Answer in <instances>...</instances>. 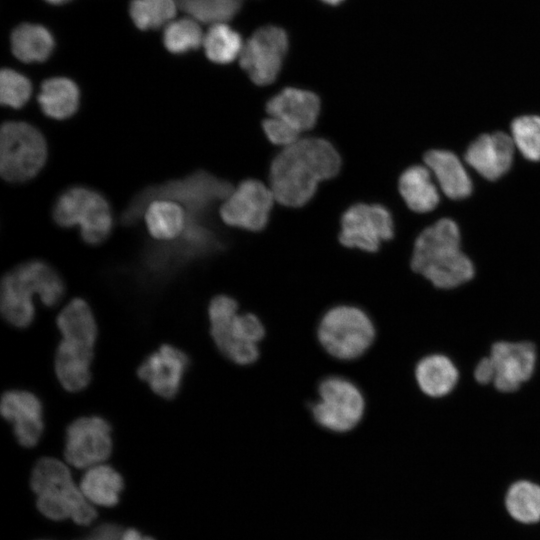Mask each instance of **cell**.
Masks as SVG:
<instances>
[{"label":"cell","mask_w":540,"mask_h":540,"mask_svg":"<svg viewBox=\"0 0 540 540\" xmlns=\"http://www.w3.org/2000/svg\"><path fill=\"white\" fill-rule=\"evenodd\" d=\"M340 165V156L328 141L299 139L273 159L270 189L280 204L302 206L312 198L320 181L337 174Z\"/></svg>","instance_id":"6da1fadb"},{"label":"cell","mask_w":540,"mask_h":540,"mask_svg":"<svg viewBox=\"0 0 540 540\" xmlns=\"http://www.w3.org/2000/svg\"><path fill=\"white\" fill-rule=\"evenodd\" d=\"M411 268L439 289H454L469 282L475 274L471 259L461 250L457 224L440 219L417 237Z\"/></svg>","instance_id":"7a4b0ae2"},{"label":"cell","mask_w":540,"mask_h":540,"mask_svg":"<svg viewBox=\"0 0 540 540\" xmlns=\"http://www.w3.org/2000/svg\"><path fill=\"white\" fill-rule=\"evenodd\" d=\"M65 284L58 271L43 260H28L9 270L0 284V310L5 321L19 329L35 317L34 297L53 307L63 298Z\"/></svg>","instance_id":"3957f363"},{"label":"cell","mask_w":540,"mask_h":540,"mask_svg":"<svg viewBox=\"0 0 540 540\" xmlns=\"http://www.w3.org/2000/svg\"><path fill=\"white\" fill-rule=\"evenodd\" d=\"M38 510L52 520L71 518L80 525L90 524L97 512L72 479L69 468L51 457L39 459L31 475Z\"/></svg>","instance_id":"277c9868"},{"label":"cell","mask_w":540,"mask_h":540,"mask_svg":"<svg viewBox=\"0 0 540 540\" xmlns=\"http://www.w3.org/2000/svg\"><path fill=\"white\" fill-rule=\"evenodd\" d=\"M210 334L223 356L239 365H248L259 356L265 329L252 313L240 312L235 299L217 295L209 303Z\"/></svg>","instance_id":"5b68a950"},{"label":"cell","mask_w":540,"mask_h":540,"mask_svg":"<svg viewBox=\"0 0 540 540\" xmlns=\"http://www.w3.org/2000/svg\"><path fill=\"white\" fill-rule=\"evenodd\" d=\"M233 189L228 181L208 172L198 171L184 179L170 181L140 192L124 211L122 222L126 225L137 222L144 208L156 199L175 201L185 207L187 214L203 217L211 205L226 200Z\"/></svg>","instance_id":"8992f818"},{"label":"cell","mask_w":540,"mask_h":540,"mask_svg":"<svg viewBox=\"0 0 540 540\" xmlns=\"http://www.w3.org/2000/svg\"><path fill=\"white\" fill-rule=\"evenodd\" d=\"M370 316L353 305H337L325 312L317 336L321 346L332 357L350 361L362 356L375 339Z\"/></svg>","instance_id":"52a82bcc"},{"label":"cell","mask_w":540,"mask_h":540,"mask_svg":"<svg viewBox=\"0 0 540 540\" xmlns=\"http://www.w3.org/2000/svg\"><path fill=\"white\" fill-rule=\"evenodd\" d=\"M52 216L60 227L78 225L82 240L89 245L103 243L113 228L112 212L106 198L84 186H73L60 194L53 206Z\"/></svg>","instance_id":"ba28073f"},{"label":"cell","mask_w":540,"mask_h":540,"mask_svg":"<svg viewBox=\"0 0 540 540\" xmlns=\"http://www.w3.org/2000/svg\"><path fill=\"white\" fill-rule=\"evenodd\" d=\"M47 159V144L33 125L21 121L3 123L0 131V172L3 179L22 183L35 177Z\"/></svg>","instance_id":"9c48e42d"},{"label":"cell","mask_w":540,"mask_h":540,"mask_svg":"<svg viewBox=\"0 0 540 540\" xmlns=\"http://www.w3.org/2000/svg\"><path fill=\"white\" fill-rule=\"evenodd\" d=\"M365 400L360 389L349 379L329 376L322 380L317 398L311 405L314 420L333 432L353 429L362 419Z\"/></svg>","instance_id":"30bf717a"},{"label":"cell","mask_w":540,"mask_h":540,"mask_svg":"<svg viewBox=\"0 0 540 540\" xmlns=\"http://www.w3.org/2000/svg\"><path fill=\"white\" fill-rule=\"evenodd\" d=\"M288 46L284 29L275 25L261 27L243 45L240 66L255 84H271L281 70Z\"/></svg>","instance_id":"8fae6325"},{"label":"cell","mask_w":540,"mask_h":540,"mask_svg":"<svg viewBox=\"0 0 540 540\" xmlns=\"http://www.w3.org/2000/svg\"><path fill=\"white\" fill-rule=\"evenodd\" d=\"M112 427L101 416H82L72 421L65 432L64 456L76 468L102 464L112 452Z\"/></svg>","instance_id":"7c38bea8"},{"label":"cell","mask_w":540,"mask_h":540,"mask_svg":"<svg viewBox=\"0 0 540 540\" xmlns=\"http://www.w3.org/2000/svg\"><path fill=\"white\" fill-rule=\"evenodd\" d=\"M390 212L378 204H356L343 214L340 242L349 248L375 252L384 241L393 237Z\"/></svg>","instance_id":"4fadbf2b"},{"label":"cell","mask_w":540,"mask_h":540,"mask_svg":"<svg viewBox=\"0 0 540 540\" xmlns=\"http://www.w3.org/2000/svg\"><path fill=\"white\" fill-rule=\"evenodd\" d=\"M274 195L258 180H245L234 188L220 208L222 220L250 231L263 229L269 219Z\"/></svg>","instance_id":"5bb4252c"},{"label":"cell","mask_w":540,"mask_h":540,"mask_svg":"<svg viewBox=\"0 0 540 540\" xmlns=\"http://www.w3.org/2000/svg\"><path fill=\"white\" fill-rule=\"evenodd\" d=\"M489 357L494 367V387L502 393L517 391L535 372L537 353L528 341H498Z\"/></svg>","instance_id":"9a60e30c"},{"label":"cell","mask_w":540,"mask_h":540,"mask_svg":"<svg viewBox=\"0 0 540 540\" xmlns=\"http://www.w3.org/2000/svg\"><path fill=\"white\" fill-rule=\"evenodd\" d=\"M189 364V357L184 351L163 344L144 358L137 375L156 395L172 399L182 387Z\"/></svg>","instance_id":"2e32d148"},{"label":"cell","mask_w":540,"mask_h":540,"mask_svg":"<svg viewBox=\"0 0 540 540\" xmlns=\"http://www.w3.org/2000/svg\"><path fill=\"white\" fill-rule=\"evenodd\" d=\"M2 416L12 425L14 436L24 447L35 446L44 431V409L40 398L25 389H10L0 401Z\"/></svg>","instance_id":"e0dca14e"},{"label":"cell","mask_w":540,"mask_h":540,"mask_svg":"<svg viewBox=\"0 0 540 540\" xmlns=\"http://www.w3.org/2000/svg\"><path fill=\"white\" fill-rule=\"evenodd\" d=\"M515 145L504 132L483 134L465 152V160L477 173L488 180H496L511 167Z\"/></svg>","instance_id":"ac0fdd59"},{"label":"cell","mask_w":540,"mask_h":540,"mask_svg":"<svg viewBox=\"0 0 540 540\" xmlns=\"http://www.w3.org/2000/svg\"><path fill=\"white\" fill-rule=\"evenodd\" d=\"M266 111L301 133L311 129L318 118L320 100L316 94L298 88H285L266 104Z\"/></svg>","instance_id":"d6986e66"},{"label":"cell","mask_w":540,"mask_h":540,"mask_svg":"<svg viewBox=\"0 0 540 540\" xmlns=\"http://www.w3.org/2000/svg\"><path fill=\"white\" fill-rule=\"evenodd\" d=\"M94 350L61 340L56 348L54 368L62 388L71 393L84 390L91 381Z\"/></svg>","instance_id":"ffe728a7"},{"label":"cell","mask_w":540,"mask_h":540,"mask_svg":"<svg viewBox=\"0 0 540 540\" xmlns=\"http://www.w3.org/2000/svg\"><path fill=\"white\" fill-rule=\"evenodd\" d=\"M424 162L447 197L458 200L471 194V179L454 153L446 150H431L425 154Z\"/></svg>","instance_id":"44dd1931"},{"label":"cell","mask_w":540,"mask_h":540,"mask_svg":"<svg viewBox=\"0 0 540 540\" xmlns=\"http://www.w3.org/2000/svg\"><path fill=\"white\" fill-rule=\"evenodd\" d=\"M56 325L61 340L94 350L97 324L91 307L84 299L70 300L59 312Z\"/></svg>","instance_id":"7402d4cb"},{"label":"cell","mask_w":540,"mask_h":540,"mask_svg":"<svg viewBox=\"0 0 540 540\" xmlns=\"http://www.w3.org/2000/svg\"><path fill=\"white\" fill-rule=\"evenodd\" d=\"M415 379L425 395L439 398L453 391L459 379V372L449 357L431 354L417 363Z\"/></svg>","instance_id":"603a6c76"},{"label":"cell","mask_w":540,"mask_h":540,"mask_svg":"<svg viewBox=\"0 0 540 540\" xmlns=\"http://www.w3.org/2000/svg\"><path fill=\"white\" fill-rule=\"evenodd\" d=\"M37 100L46 116L63 120L71 117L77 111L80 91L71 79L52 77L42 83Z\"/></svg>","instance_id":"cb8c5ba5"},{"label":"cell","mask_w":540,"mask_h":540,"mask_svg":"<svg viewBox=\"0 0 540 540\" xmlns=\"http://www.w3.org/2000/svg\"><path fill=\"white\" fill-rule=\"evenodd\" d=\"M399 191L408 207L419 213L432 211L439 203V193L430 170L421 165L406 169L399 179Z\"/></svg>","instance_id":"d4e9b609"},{"label":"cell","mask_w":540,"mask_h":540,"mask_svg":"<svg viewBox=\"0 0 540 540\" xmlns=\"http://www.w3.org/2000/svg\"><path fill=\"white\" fill-rule=\"evenodd\" d=\"M79 487L90 503L112 507L119 502L124 481L113 467L102 463L87 469Z\"/></svg>","instance_id":"484cf974"},{"label":"cell","mask_w":540,"mask_h":540,"mask_svg":"<svg viewBox=\"0 0 540 540\" xmlns=\"http://www.w3.org/2000/svg\"><path fill=\"white\" fill-rule=\"evenodd\" d=\"M11 50L22 62H43L52 54L55 46L54 38L45 27L23 23L11 33Z\"/></svg>","instance_id":"4316f807"},{"label":"cell","mask_w":540,"mask_h":540,"mask_svg":"<svg viewBox=\"0 0 540 540\" xmlns=\"http://www.w3.org/2000/svg\"><path fill=\"white\" fill-rule=\"evenodd\" d=\"M145 221L149 233L154 238L172 240L184 232L187 214L175 201L156 199L146 207Z\"/></svg>","instance_id":"83f0119b"},{"label":"cell","mask_w":540,"mask_h":540,"mask_svg":"<svg viewBox=\"0 0 540 540\" xmlns=\"http://www.w3.org/2000/svg\"><path fill=\"white\" fill-rule=\"evenodd\" d=\"M203 47L209 60L227 64L240 56L243 42L241 35L225 23L212 24L203 38Z\"/></svg>","instance_id":"f1b7e54d"},{"label":"cell","mask_w":540,"mask_h":540,"mask_svg":"<svg viewBox=\"0 0 540 540\" xmlns=\"http://www.w3.org/2000/svg\"><path fill=\"white\" fill-rule=\"evenodd\" d=\"M505 505L517 521L530 524L540 520V486L522 480L513 483L507 491Z\"/></svg>","instance_id":"f546056e"},{"label":"cell","mask_w":540,"mask_h":540,"mask_svg":"<svg viewBox=\"0 0 540 540\" xmlns=\"http://www.w3.org/2000/svg\"><path fill=\"white\" fill-rule=\"evenodd\" d=\"M247 0H176L189 17L202 23H225L232 19Z\"/></svg>","instance_id":"4dcf8cb0"},{"label":"cell","mask_w":540,"mask_h":540,"mask_svg":"<svg viewBox=\"0 0 540 540\" xmlns=\"http://www.w3.org/2000/svg\"><path fill=\"white\" fill-rule=\"evenodd\" d=\"M177 8L176 0H132L129 14L140 30L157 29L173 20Z\"/></svg>","instance_id":"1f68e13d"},{"label":"cell","mask_w":540,"mask_h":540,"mask_svg":"<svg viewBox=\"0 0 540 540\" xmlns=\"http://www.w3.org/2000/svg\"><path fill=\"white\" fill-rule=\"evenodd\" d=\"M203 38L199 22L191 17L171 21L163 33L164 46L174 54L197 49L203 43Z\"/></svg>","instance_id":"d6a6232c"},{"label":"cell","mask_w":540,"mask_h":540,"mask_svg":"<svg viewBox=\"0 0 540 540\" xmlns=\"http://www.w3.org/2000/svg\"><path fill=\"white\" fill-rule=\"evenodd\" d=\"M511 138L521 154L528 160H540V117L520 116L511 124Z\"/></svg>","instance_id":"836d02e7"},{"label":"cell","mask_w":540,"mask_h":540,"mask_svg":"<svg viewBox=\"0 0 540 540\" xmlns=\"http://www.w3.org/2000/svg\"><path fill=\"white\" fill-rule=\"evenodd\" d=\"M32 84L23 74L3 68L0 74V100L5 106L15 109L23 107L30 99Z\"/></svg>","instance_id":"e575fe53"},{"label":"cell","mask_w":540,"mask_h":540,"mask_svg":"<svg viewBox=\"0 0 540 540\" xmlns=\"http://www.w3.org/2000/svg\"><path fill=\"white\" fill-rule=\"evenodd\" d=\"M263 129L267 138L276 145L287 147L300 139V131L276 117L265 119Z\"/></svg>","instance_id":"d590c367"},{"label":"cell","mask_w":540,"mask_h":540,"mask_svg":"<svg viewBox=\"0 0 540 540\" xmlns=\"http://www.w3.org/2000/svg\"><path fill=\"white\" fill-rule=\"evenodd\" d=\"M123 531L120 525L105 523L95 528L89 535L78 540H120Z\"/></svg>","instance_id":"8d00e7d4"},{"label":"cell","mask_w":540,"mask_h":540,"mask_svg":"<svg viewBox=\"0 0 540 540\" xmlns=\"http://www.w3.org/2000/svg\"><path fill=\"white\" fill-rule=\"evenodd\" d=\"M494 367L489 356L482 358L474 369V378L479 384L493 383Z\"/></svg>","instance_id":"74e56055"},{"label":"cell","mask_w":540,"mask_h":540,"mask_svg":"<svg viewBox=\"0 0 540 540\" xmlns=\"http://www.w3.org/2000/svg\"><path fill=\"white\" fill-rule=\"evenodd\" d=\"M120 540H155V539L149 536L141 535V533L134 528H129L123 531Z\"/></svg>","instance_id":"f35d334b"},{"label":"cell","mask_w":540,"mask_h":540,"mask_svg":"<svg viewBox=\"0 0 540 540\" xmlns=\"http://www.w3.org/2000/svg\"><path fill=\"white\" fill-rule=\"evenodd\" d=\"M322 2H324L325 4H328V5H338L340 3H342L344 0H321Z\"/></svg>","instance_id":"ab89813d"},{"label":"cell","mask_w":540,"mask_h":540,"mask_svg":"<svg viewBox=\"0 0 540 540\" xmlns=\"http://www.w3.org/2000/svg\"><path fill=\"white\" fill-rule=\"evenodd\" d=\"M45 1H47V2H49L51 4H63V3H66V2H68L70 0H45Z\"/></svg>","instance_id":"60d3db41"}]
</instances>
